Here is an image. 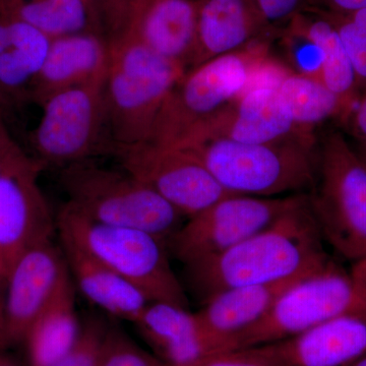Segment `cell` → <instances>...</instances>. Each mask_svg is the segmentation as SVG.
Wrapping results in <instances>:
<instances>
[{
    "label": "cell",
    "instance_id": "5b68a950",
    "mask_svg": "<svg viewBox=\"0 0 366 366\" xmlns=\"http://www.w3.org/2000/svg\"><path fill=\"white\" fill-rule=\"evenodd\" d=\"M307 204L322 240L344 259H366V166L337 129L317 134V172Z\"/></svg>",
    "mask_w": 366,
    "mask_h": 366
},
{
    "label": "cell",
    "instance_id": "f1b7e54d",
    "mask_svg": "<svg viewBox=\"0 0 366 366\" xmlns=\"http://www.w3.org/2000/svg\"><path fill=\"white\" fill-rule=\"evenodd\" d=\"M99 366L168 365L137 345L122 327L109 324Z\"/></svg>",
    "mask_w": 366,
    "mask_h": 366
},
{
    "label": "cell",
    "instance_id": "74e56055",
    "mask_svg": "<svg viewBox=\"0 0 366 366\" xmlns=\"http://www.w3.org/2000/svg\"><path fill=\"white\" fill-rule=\"evenodd\" d=\"M4 295H6V278L0 274V350H6L4 344Z\"/></svg>",
    "mask_w": 366,
    "mask_h": 366
},
{
    "label": "cell",
    "instance_id": "ac0fdd59",
    "mask_svg": "<svg viewBox=\"0 0 366 366\" xmlns=\"http://www.w3.org/2000/svg\"><path fill=\"white\" fill-rule=\"evenodd\" d=\"M312 274L228 289L207 300L194 315L212 353L229 350L238 334L261 320L287 289Z\"/></svg>",
    "mask_w": 366,
    "mask_h": 366
},
{
    "label": "cell",
    "instance_id": "2e32d148",
    "mask_svg": "<svg viewBox=\"0 0 366 366\" xmlns=\"http://www.w3.org/2000/svg\"><path fill=\"white\" fill-rule=\"evenodd\" d=\"M278 32L254 0H197V45L192 69L257 41L272 39Z\"/></svg>",
    "mask_w": 366,
    "mask_h": 366
},
{
    "label": "cell",
    "instance_id": "f546056e",
    "mask_svg": "<svg viewBox=\"0 0 366 366\" xmlns=\"http://www.w3.org/2000/svg\"><path fill=\"white\" fill-rule=\"evenodd\" d=\"M109 324L98 317H88L81 325L78 338L66 355L53 366H99Z\"/></svg>",
    "mask_w": 366,
    "mask_h": 366
},
{
    "label": "cell",
    "instance_id": "d6986e66",
    "mask_svg": "<svg viewBox=\"0 0 366 366\" xmlns=\"http://www.w3.org/2000/svg\"><path fill=\"white\" fill-rule=\"evenodd\" d=\"M127 34L189 71L197 53V0H147Z\"/></svg>",
    "mask_w": 366,
    "mask_h": 366
},
{
    "label": "cell",
    "instance_id": "d590c367",
    "mask_svg": "<svg viewBox=\"0 0 366 366\" xmlns=\"http://www.w3.org/2000/svg\"><path fill=\"white\" fill-rule=\"evenodd\" d=\"M350 274L356 287L366 300V259L354 262Z\"/></svg>",
    "mask_w": 366,
    "mask_h": 366
},
{
    "label": "cell",
    "instance_id": "9a60e30c",
    "mask_svg": "<svg viewBox=\"0 0 366 366\" xmlns=\"http://www.w3.org/2000/svg\"><path fill=\"white\" fill-rule=\"evenodd\" d=\"M110 61L109 41L93 32L53 38L30 97L42 104L57 92L103 85Z\"/></svg>",
    "mask_w": 366,
    "mask_h": 366
},
{
    "label": "cell",
    "instance_id": "7c38bea8",
    "mask_svg": "<svg viewBox=\"0 0 366 366\" xmlns=\"http://www.w3.org/2000/svg\"><path fill=\"white\" fill-rule=\"evenodd\" d=\"M43 168L16 147L0 169V274L4 278L21 255L51 242L57 231L56 218L38 184Z\"/></svg>",
    "mask_w": 366,
    "mask_h": 366
},
{
    "label": "cell",
    "instance_id": "d6a6232c",
    "mask_svg": "<svg viewBox=\"0 0 366 366\" xmlns=\"http://www.w3.org/2000/svg\"><path fill=\"white\" fill-rule=\"evenodd\" d=\"M269 26L278 28L287 24L296 14L305 7V0H254Z\"/></svg>",
    "mask_w": 366,
    "mask_h": 366
},
{
    "label": "cell",
    "instance_id": "ee69618b",
    "mask_svg": "<svg viewBox=\"0 0 366 366\" xmlns=\"http://www.w3.org/2000/svg\"><path fill=\"white\" fill-rule=\"evenodd\" d=\"M144 1H146V0H139V4H141V6H143Z\"/></svg>",
    "mask_w": 366,
    "mask_h": 366
},
{
    "label": "cell",
    "instance_id": "8d00e7d4",
    "mask_svg": "<svg viewBox=\"0 0 366 366\" xmlns=\"http://www.w3.org/2000/svg\"><path fill=\"white\" fill-rule=\"evenodd\" d=\"M11 20L0 16V54H2L11 46Z\"/></svg>",
    "mask_w": 366,
    "mask_h": 366
},
{
    "label": "cell",
    "instance_id": "9c48e42d",
    "mask_svg": "<svg viewBox=\"0 0 366 366\" xmlns=\"http://www.w3.org/2000/svg\"><path fill=\"white\" fill-rule=\"evenodd\" d=\"M307 194L276 197L232 194L187 218L168 240L167 249L184 264L220 254L269 227Z\"/></svg>",
    "mask_w": 366,
    "mask_h": 366
},
{
    "label": "cell",
    "instance_id": "4dcf8cb0",
    "mask_svg": "<svg viewBox=\"0 0 366 366\" xmlns=\"http://www.w3.org/2000/svg\"><path fill=\"white\" fill-rule=\"evenodd\" d=\"M101 33L108 41L124 37L131 30L141 4L139 0H86Z\"/></svg>",
    "mask_w": 366,
    "mask_h": 366
},
{
    "label": "cell",
    "instance_id": "277c9868",
    "mask_svg": "<svg viewBox=\"0 0 366 366\" xmlns=\"http://www.w3.org/2000/svg\"><path fill=\"white\" fill-rule=\"evenodd\" d=\"M269 40L257 41L185 72L164 101L150 142L179 146L221 108L254 86L272 64Z\"/></svg>",
    "mask_w": 366,
    "mask_h": 366
},
{
    "label": "cell",
    "instance_id": "7bdbcfd3",
    "mask_svg": "<svg viewBox=\"0 0 366 366\" xmlns=\"http://www.w3.org/2000/svg\"><path fill=\"white\" fill-rule=\"evenodd\" d=\"M11 144L13 143H11V141H9L6 142V143L0 144V153H1L2 151L6 150V148H9V147L11 146Z\"/></svg>",
    "mask_w": 366,
    "mask_h": 366
},
{
    "label": "cell",
    "instance_id": "4316f807",
    "mask_svg": "<svg viewBox=\"0 0 366 366\" xmlns=\"http://www.w3.org/2000/svg\"><path fill=\"white\" fill-rule=\"evenodd\" d=\"M279 32V40L287 62L288 71L320 81L324 54L320 46L291 26L286 25Z\"/></svg>",
    "mask_w": 366,
    "mask_h": 366
},
{
    "label": "cell",
    "instance_id": "ffe728a7",
    "mask_svg": "<svg viewBox=\"0 0 366 366\" xmlns=\"http://www.w3.org/2000/svg\"><path fill=\"white\" fill-rule=\"evenodd\" d=\"M59 236L67 268L79 293L112 317L134 324L151 302L147 296L69 237Z\"/></svg>",
    "mask_w": 366,
    "mask_h": 366
},
{
    "label": "cell",
    "instance_id": "52a82bcc",
    "mask_svg": "<svg viewBox=\"0 0 366 366\" xmlns=\"http://www.w3.org/2000/svg\"><path fill=\"white\" fill-rule=\"evenodd\" d=\"M60 184L67 204L96 222L139 229L167 244L183 218L155 190L120 168L103 167L90 160L62 168Z\"/></svg>",
    "mask_w": 366,
    "mask_h": 366
},
{
    "label": "cell",
    "instance_id": "30bf717a",
    "mask_svg": "<svg viewBox=\"0 0 366 366\" xmlns=\"http://www.w3.org/2000/svg\"><path fill=\"white\" fill-rule=\"evenodd\" d=\"M41 106L42 117L33 142L43 165L64 168L99 154H110L103 85L57 92Z\"/></svg>",
    "mask_w": 366,
    "mask_h": 366
},
{
    "label": "cell",
    "instance_id": "4fadbf2b",
    "mask_svg": "<svg viewBox=\"0 0 366 366\" xmlns=\"http://www.w3.org/2000/svg\"><path fill=\"white\" fill-rule=\"evenodd\" d=\"M67 271L61 247L53 240L28 250L14 262L6 278L4 348L24 343Z\"/></svg>",
    "mask_w": 366,
    "mask_h": 366
},
{
    "label": "cell",
    "instance_id": "e575fe53",
    "mask_svg": "<svg viewBox=\"0 0 366 366\" xmlns=\"http://www.w3.org/2000/svg\"><path fill=\"white\" fill-rule=\"evenodd\" d=\"M305 7L324 13L350 14L366 9V0H305Z\"/></svg>",
    "mask_w": 366,
    "mask_h": 366
},
{
    "label": "cell",
    "instance_id": "d4e9b609",
    "mask_svg": "<svg viewBox=\"0 0 366 366\" xmlns=\"http://www.w3.org/2000/svg\"><path fill=\"white\" fill-rule=\"evenodd\" d=\"M0 16L28 24L51 39L83 32L102 35L86 0H0Z\"/></svg>",
    "mask_w": 366,
    "mask_h": 366
},
{
    "label": "cell",
    "instance_id": "836d02e7",
    "mask_svg": "<svg viewBox=\"0 0 366 366\" xmlns=\"http://www.w3.org/2000/svg\"><path fill=\"white\" fill-rule=\"evenodd\" d=\"M342 125L355 142L366 144V94L358 98Z\"/></svg>",
    "mask_w": 366,
    "mask_h": 366
},
{
    "label": "cell",
    "instance_id": "ab89813d",
    "mask_svg": "<svg viewBox=\"0 0 366 366\" xmlns=\"http://www.w3.org/2000/svg\"><path fill=\"white\" fill-rule=\"evenodd\" d=\"M353 148L356 153H357L358 157L361 159V161H362L366 166V144L355 142V144H354Z\"/></svg>",
    "mask_w": 366,
    "mask_h": 366
},
{
    "label": "cell",
    "instance_id": "7402d4cb",
    "mask_svg": "<svg viewBox=\"0 0 366 366\" xmlns=\"http://www.w3.org/2000/svg\"><path fill=\"white\" fill-rule=\"evenodd\" d=\"M76 290L67 271L26 335L29 366H53L74 345L81 325L76 315Z\"/></svg>",
    "mask_w": 366,
    "mask_h": 366
},
{
    "label": "cell",
    "instance_id": "603a6c76",
    "mask_svg": "<svg viewBox=\"0 0 366 366\" xmlns=\"http://www.w3.org/2000/svg\"><path fill=\"white\" fill-rule=\"evenodd\" d=\"M286 25L305 34L322 49L324 66L320 81L343 103L344 117L341 124H343L360 96L352 64L340 34L326 14L308 7L301 9Z\"/></svg>",
    "mask_w": 366,
    "mask_h": 366
},
{
    "label": "cell",
    "instance_id": "e0dca14e",
    "mask_svg": "<svg viewBox=\"0 0 366 366\" xmlns=\"http://www.w3.org/2000/svg\"><path fill=\"white\" fill-rule=\"evenodd\" d=\"M257 347L286 366H345L366 352V317L341 315L291 338Z\"/></svg>",
    "mask_w": 366,
    "mask_h": 366
},
{
    "label": "cell",
    "instance_id": "484cf974",
    "mask_svg": "<svg viewBox=\"0 0 366 366\" xmlns=\"http://www.w3.org/2000/svg\"><path fill=\"white\" fill-rule=\"evenodd\" d=\"M276 86L282 105L300 129L315 132L327 120L343 119L340 98L320 79L287 72Z\"/></svg>",
    "mask_w": 366,
    "mask_h": 366
},
{
    "label": "cell",
    "instance_id": "cb8c5ba5",
    "mask_svg": "<svg viewBox=\"0 0 366 366\" xmlns=\"http://www.w3.org/2000/svg\"><path fill=\"white\" fill-rule=\"evenodd\" d=\"M11 46L0 54V104L26 94L31 96L51 42V38L23 21L11 20Z\"/></svg>",
    "mask_w": 366,
    "mask_h": 366
},
{
    "label": "cell",
    "instance_id": "3957f363",
    "mask_svg": "<svg viewBox=\"0 0 366 366\" xmlns=\"http://www.w3.org/2000/svg\"><path fill=\"white\" fill-rule=\"evenodd\" d=\"M109 45L103 99L110 142L112 146L150 142L164 101L187 69L129 34Z\"/></svg>",
    "mask_w": 366,
    "mask_h": 366
},
{
    "label": "cell",
    "instance_id": "5bb4252c",
    "mask_svg": "<svg viewBox=\"0 0 366 366\" xmlns=\"http://www.w3.org/2000/svg\"><path fill=\"white\" fill-rule=\"evenodd\" d=\"M315 134L292 122L282 105L276 86L257 85L221 108L175 148L204 139L266 144Z\"/></svg>",
    "mask_w": 366,
    "mask_h": 366
},
{
    "label": "cell",
    "instance_id": "6da1fadb",
    "mask_svg": "<svg viewBox=\"0 0 366 366\" xmlns=\"http://www.w3.org/2000/svg\"><path fill=\"white\" fill-rule=\"evenodd\" d=\"M322 242L307 199L234 247L184 264L182 283L203 305L228 289L312 274L332 259Z\"/></svg>",
    "mask_w": 366,
    "mask_h": 366
},
{
    "label": "cell",
    "instance_id": "8992f818",
    "mask_svg": "<svg viewBox=\"0 0 366 366\" xmlns=\"http://www.w3.org/2000/svg\"><path fill=\"white\" fill-rule=\"evenodd\" d=\"M59 234L132 283L151 301L189 308L182 281L171 267L167 244L139 229L96 222L64 204L56 216Z\"/></svg>",
    "mask_w": 366,
    "mask_h": 366
},
{
    "label": "cell",
    "instance_id": "83f0119b",
    "mask_svg": "<svg viewBox=\"0 0 366 366\" xmlns=\"http://www.w3.org/2000/svg\"><path fill=\"white\" fill-rule=\"evenodd\" d=\"M324 14L333 21L340 34L341 39L352 64L358 93L360 96L365 95L366 94V9L350 14Z\"/></svg>",
    "mask_w": 366,
    "mask_h": 366
},
{
    "label": "cell",
    "instance_id": "8fae6325",
    "mask_svg": "<svg viewBox=\"0 0 366 366\" xmlns=\"http://www.w3.org/2000/svg\"><path fill=\"white\" fill-rule=\"evenodd\" d=\"M110 154L120 168L155 190L185 218L234 194L224 189L196 156L183 149L144 142L114 144Z\"/></svg>",
    "mask_w": 366,
    "mask_h": 366
},
{
    "label": "cell",
    "instance_id": "7a4b0ae2",
    "mask_svg": "<svg viewBox=\"0 0 366 366\" xmlns=\"http://www.w3.org/2000/svg\"><path fill=\"white\" fill-rule=\"evenodd\" d=\"M231 194L276 197L308 194L317 172V134L266 144L213 139L182 147Z\"/></svg>",
    "mask_w": 366,
    "mask_h": 366
},
{
    "label": "cell",
    "instance_id": "1f68e13d",
    "mask_svg": "<svg viewBox=\"0 0 366 366\" xmlns=\"http://www.w3.org/2000/svg\"><path fill=\"white\" fill-rule=\"evenodd\" d=\"M189 366H286L259 347L209 354Z\"/></svg>",
    "mask_w": 366,
    "mask_h": 366
},
{
    "label": "cell",
    "instance_id": "60d3db41",
    "mask_svg": "<svg viewBox=\"0 0 366 366\" xmlns=\"http://www.w3.org/2000/svg\"><path fill=\"white\" fill-rule=\"evenodd\" d=\"M345 366H366V352Z\"/></svg>",
    "mask_w": 366,
    "mask_h": 366
},
{
    "label": "cell",
    "instance_id": "ba28073f",
    "mask_svg": "<svg viewBox=\"0 0 366 366\" xmlns=\"http://www.w3.org/2000/svg\"><path fill=\"white\" fill-rule=\"evenodd\" d=\"M345 315L366 317V300L346 272L331 259L287 289L267 314L231 342L230 349L266 345L291 338Z\"/></svg>",
    "mask_w": 366,
    "mask_h": 366
},
{
    "label": "cell",
    "instance_id": "f35d334b",
    "mask_svg": "<svg viewBox=\"0 0 366 366\" xmlns=\"http://www.w3.org/2000/svg\"><path fill=\"white\" fill-rule=\"evenodd\" d=\"M0 366H21V365L9 356L6 350H0Z\"/></svg>",
    "mask_w": 366,
    "mask_h": 366
},
{
    "label": "cell",
    "instance_id": "44dd1931",
    "mask_svg": "<svg viewBox=\"0 0 366 366\" xmlns=\"http://www.w3.org/2000/svg\"><path fill=\"white\" fill-rule=\"evenodd\" d=\"M134 325L168 366H189L212 354L196 315L189 308L152 301Z\"/></svg>",
    "mask_w": 366,
    "mask_h": 366
},
{
    "label": "cell",
    "instance_id": "f6af8a7d",
    "mask_svg": "<svg viewBox=\"0 0 366 366\" xmlns=\"http://www.w3.org/2000/svg\"><path fill=\"white\" fill-rule=\"evenodd\" d=\"M146 1H147V0H146ZM146 1H144V2H146Z\"/></svg>",
    "mask_w": 366,
    "mask_h": 366
},
{
    "label": "cell",
    "instance_id": "b9f144b4",
    "mask_svg": "<svg viewBox=\"0 0 366 366\" xmlns=\"http://www.w3.org/2000/svg\"><path fill=\"white\" fill-rule=\"evenodd\" d=\"M9 139L6 137V132H4V129L0 127V144L6 143L9 142Z\"/></svg>",
    "mask_w": 366,
    "mask_h": 366
}]
</instances>
